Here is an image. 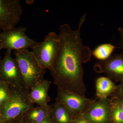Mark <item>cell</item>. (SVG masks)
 I'll return each mask as SVG.
<instances>
[{"label": "cell", "mask_w": 123, "mask_h": 123, "mask_svg": "<svg viewBox=\"0 0 123 123\" xmlns=\"http://www.w3.org/2000/svg\"><path fill=\"white\" fill-rule=\"evenodd\" d=\"M86 17V14L82 16L75 30L67 24L60 26L59 48L50 70L57 88L82 96H85L86 91L82 64L89 61L92 55L89 48L83 44L80 36Z\"/></svg>", "instance_id": "cell-1"}, {"label": "cell", "mask_w": 123, "mask_h": 123, "mask_svg": "<svg viewBox=\"0 0 123 123\" xmlns=\"http://www.w3.org/2000/svg\"><path fill=\"white\" fill-rule=\"evenodd\" d=\"M14 54L25 86L30 91L44 80L46 69L42 68L31 52L27 49L14 51Z\"/></svg>", "instance_id": "cell-2"}, {"label": "cell", "mask_w": 123, "mask_h": 123, "mask_svg": "<svg viewBox=\"0 0 123 123\" xmlns=\"http://www.w3.org/2000/svg\"><path fill=\"white\" fill-rule=\"evenodd\" d=\"M12 88L10 97L0 110V123L19 118L34 106L29 98L30 91L26 88Z\"/></svg>", "instance_id": "cell-3"}, {"label": "cell", "mask_w": 123, "mask_h": 123, "mask_svg": "<svg viewBox=\"0 0 123 123\" xmlns=\"http://www.w3.org/2000/svg\"><path fill=\"white\" fill-rule=\"evenodd\" d=\"M59 35L50 32L43 42L31 48V53L43 68L50 70L59 51L60 46Z\"/></svg>", "instance_id": "cell-4"}, {"label": "cell", "mask_w": 123, "mask_h": 123, "mask_svg": "<svg viewBox=\"0 0 123 123\" xmlns=\"http://www.w3.org/2000/svg\"><path fill=\"white\" fill-rule=\"evenodd\" d=\"M27 28L19 27L3 31L0 33V47L7 50H18L31 48L38 44V42L26 35Z\"/></svg>", "instance_id": "cell-5"}, {"label": "cell", "mask_w": 123, "mask_h": 123, "mask_svg": "<svg viewBox=\"0 0 123 123\" xmlns=\"http://www.w3.org/2000/svg\"><path fill=\"white\" fill-rule=\"evenodd\" d=\"M0 82L13 88H26L17 61L11 51L6 50L4 56L0 60Z\"/></svg>", "instance_id": "cell-6"}, {"label": "cell", "mask_w": 123, "mask_h": 123, "mask_svg": "<svg viewBox=\"0 0 123 123\" xmlns=\"http://www.w3.org/2000/svg\"><path fill=\"white\" fill-rule=\"evenodd\" d=\"M93 99L68 91L57 88L55 102L65 107L74 118L81 115L88 110Z\"/></svg>", "instance_id": "cell-7"}, {"label": "cell", "mask_w": 123, "mask_h": 123, "mask_svg": "<svg viewBox=\"0 0 123 123\" xmlns=\"http://www.w3.org/2000/svg\"><path fill=\"white\" fill-rule=\"evenodd\" d=\"M23 11L19 0H0V29L3 31L15 27Z\"/></svg>", "instance_id": "cell-8"}, {"label": "cell", "mask_w": 123, "mask_h": 123, "mask_svg": "<svg viewBox=\"0 0 123 123\" xmlns=\"http://www.w3.org/2000/svg\"><path fill=\"white\" fill-rule=\"evenodd\" d=\"M111 104L110 98L95 96L88 110L81 116L90 123H112L110 117Z\"/></svg>", "instance_id": "cell-9"}, {"label": "cell", "mask_w": 123, "mask_h": 123, "mask_svg": "<svg viewBox=\"0 0 123 123\" xmlns=\"http://www.w3.org/2000/svg\"><path fill=\"white\" fill-rule=\"evenodd\" d=\"M94 69L96 72L105 74L111 80L123 81V54H116L97 62L95 64Z\"/></svg>", "instance_id": "cell-10"}, {"label": "cell", "mask_w": 123, "mask_h": 123, "mask_svg": "<svg viewBox=\"0 0 123 123\" xmlns=\"http://www.w3.org/2000/svg\"><path fill=\"white\" fill-rule=\"evenodd\" d=\"M51 81L47 79L36 84L30 90L29 99L31 102L38 106L47 107L50 100L48 95V91Z\"/></svg>", "instance_id": "cell-11"}, {"label": "cell", "mask_w": 123, "mask_h": 123, "mask_svg": "<svg viewBox=\"0 0 123 123\" xmlns=\"http://www.w3.org/2000/svg\"><path fill=\"white\" fill-rule=\"evenodd\" d=\"M50 116V105L47 107L37 105L27 110L19 118L22 123H39Z\"/></svg>", "instance_id": "cell-12"}, {"label": "cell", "mask_w": 123, "mask_h": 123, "mask_svg": "<svg viewBox=\"0 0 123 123\" xmlns=\"http://www.w3.org/2000/svg\"><path fill=\"white\" fill-rule=\"evenodd\" d=\"M50 117L53 123H73L74 117L61 104L55 102L50 105Z\"/></svg>", "instance_id": "cell-13"}, {"label": "cell", "mask_w": 123, "mask_h": 123, "mask_svg": "<svg viewBox=\"0 0 123 123\" xmlns=\"http://www.w3.org/2000/svg\"><path fill=\"white\" fill-rule=\"evenodd\" d=\"M96 97L107 98L114 92L116 86L111 79L108 77L98 78L95 82Z\"/></svg>", "instance_id": "cell-14"}, {"label": "cell", "mask_w": 123, "mask_h": 123, "mask_svg": "<svg viewBox=\"0 0 123 123\" xmlns=\"http://www.w3.org/2000/svg\"><path fill=\"white\" fill-rule=\"evenodd\" d=\"M115 49V47L112 44L110 43L104 44L95 49L92 54L98 59L105 60L111 56Z\"/></svg>", "instance_id": "cell-15"}, {"label": "cell", "mask_w": 123, "mask_h": 123, "mask_svg": "<svg viewBox=\"0 0 123 123\" xmlns=\"http://www.w3.org/2000/svg\"><path fill=\"white\" fill-rule=\"evenodd\" d=\"M111 100V104L110 117L111 123H123V110L117 102L112 99Z\"/></svg>", "instance_id": "cell-16"}, {"label": "cell", "mask_w": 123, "mask_h": 123, "mask_svg": "<svg viewBox=\"0 0 123 123\" xmlns=\"http://www.w3.org/2000/svg\"><path fill=\"white\" fill-rule=\"evenodd\" d=\"M12 88L6 83L0 82V110L11 95Z\"/></svg>", "instance_id": "cell-17"}, {"label": "cell", "mask_w": 123, "mask_h": 123, "mask_svg": "<svg viewBox=\"0 0 123 123\" xmlns=\"http://www.w3.org/2000/svg\"><path fill=\"white\" fill-rule=\"evenodd\" d=\"M111 98L123 99V81L119 85L116 86V89L111 94Z\"/></svg>", "instance_id": "cell-18"}, {"label": "cell", "mask_w": 123, "mask_h": 123, "mask_svg": "<svg viewBox=\"0 0 123 123\" xmlns=\"http://www.w3.org/2000/svg\"><path fill=\"white\" fill-rule=\"evenodd\" d=\"M73 123H90L85 119L81 116H77L74 118Z\"/></svg>", "instance_id": "cell-19"}, {"label": "cell", "mask_w": 123, "mask_h": 123, "mask_svg": "<svg viewBox=\"0 0 123 123\" xmlns=\"http://www.w3.org/2000/svg\"><path fill=\"white\" fill-rule=\"evenodd\" d=\"M111 99L114 100L116 102H117L119 104V105L121 108V109L123 111V99L120 98H111Z\"/></svg>", "instance_id": "cell-20"}, {"label": "cell", "mask_w": 123, "mask_h": 123, "mask_svg": "<svg viewBox=\"0 0 123 123\" xmlns=\"http://www.w3.org/2000/svg\"><path fill=\"white\" fill-rule=\"evenodd\" d=\"M118 30L120 35V37H121V43H122L123 49V53L122 54L123 55V27H119Z\"/></svg>", "instance_id": "cell-21"}, {"label": "cell", "mask_w": 123, "mask_h": 123, "mask_svg": "<svg viewBox=\"0 0 123 123\" xmlns=\"http://www.w3.org/2000/svg\"><path fill=\"white\" fill-rule=\"evenodd\" d=\"M52 123V121L51 120L50 117H49L48 118H47L44 121H43V122H41V123Z\"/></svg>", "instance_id": "cell-22"}, {"label": "cell", "mask_w": 123, "mask_h": 123, "mask_svg": "<svg viewBox=\"0 0 123 123\" xmlns=\"http://www.w3.org/2000/svg\"><path fill=\"white\" fill-rule=\"evenodd\" d=\"M12 121L13 123H22L19 117L14 119Z\"/></svg>", "instance_id": "cell-23"}, {"label": "cell", "mask_w": 123, "mask_h": 123, "mask_svg": "<svg viewBox=\"0 0 123 123\" xmlns=\"http://www.w3.org/2000/svg\"><path fill=\"white\" fill-rule=\"evenodd\" d=\"M3 123H13L12 121H7V122H5Z\"/></svg>", "instance_id": "cell-24"}, {"label": "cell", "mask_w": 123, "mask_h": 123, "mask_svg": "<svg viewBox=\"0 0 123 123\" xmlns=\"http://www.w3.org/2000/svg\"><path fill=\"white\" fill-rule=\"evenodd\" d=\"M1 49H1V47H0V51L1 50ZM1 59V58L0 55V60Z\"/></svg>", "instance_id": "cell-25"}]
</instances>
